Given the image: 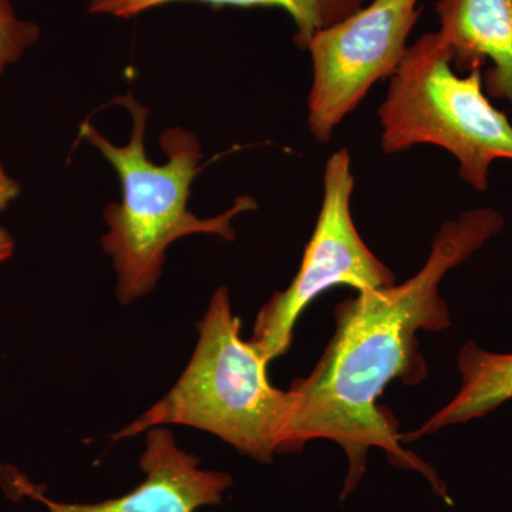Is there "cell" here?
I'll list each match as a JSON object with an SVG mask.
<instances>
[{
  "label": "cell",
  "mask_w": 512,
  "mask_h": 512,
  "mask_svg": "<svg viewBox=\"0 0 512 512\" xmlns=\"http://www.w3.org/2000/svg\"><path fill=\"white\" fill-rule=\"evenodd\" d=\"M504 225L503 214L493 208L463 212L441 225L426 264L412 278L389 288L359 291L339 303L335 335L318 365L289 387L292 409L281 453L301 450L312 440L335 441L349 460L348 495L365 474L370 448H382L396 466L419 471L446 497L433 468L402 446L397 424L377 406V399L393 380L414 384L424 379L417 332H440L451 325L440 296L441 281Z\"/></svg>",
  "instance_id": "cell-1"
},
{
  "label": "cell",
  "mask_w": 512,
  "mask_h": 512,
  "mask_svg": "<svg viewBox=\"0 0 512 512\" xmlns=\"http://www.w3.org/2000/svg\"><path fill=\"white\" fill-rule=\"evenodd\" d=\"M113 101L126 107L133 119L126 146L111 143L89 123H83L79 133L106 157L120 177L121 201L110 202L104 210L109 231L101 237V247L113 261L117 299L121 305H130L156 288L170 245L192 234L218 235L234 241L237 234L232 220L256 210L258 202L241 195L224 214L198 218L188 210L191 185L201 171L202 151L197 136L181 127L165 130L160 144L167 163L154 164L144 146L150 111L133 93Z\"/></svg>",
  "instance_id": "cell-2"
},
{
  "label": "cell",
  "mask_w": 512,
  "mask_h": 512,
  "mask_svg": "<svg viewBox=\"0 0 512 512\" xmlns=\"http://www.w3.org/2000/svg\"><path fill=\"white\" fill-rule=\"evenodd\" d=\"M198 342L183 375L163 399L114 434V440L153 427L207 431L259 463L281 453L292 397L269 383L268 360L241 338L227 286H220L198 325Z\"/></svg>",
  "instance_id": "cell-3"
},
{
  "label": "cell",
  "mask_w": 512,
  "mask_h": 512,
  "mask_svg": "<svg viewBox=\"0 0 512 512\" xmlns=\"http://www.w3.org/2000/svg\"><path fill=\"white\" fill-rule=\"evenodd\" d=\"M377 116L384 153L443 148L478 192L488 190L495 161H512V123L485 93L483 70L457 74L439 32L424 33L409 46Z\"/></svg>",
  "instance_id": "cell-4"
},
{
  "label": "cell",
  "mask_w": 512,
  "mask_h": 512,
  "mask_svg": "<svg viewBox=\"0 0 512 512\" xmlns=\"http://www.w3.org/2000/svg\"><path fill=\"white\" fill-rule=\"evenodd\" d=\"M353 191L352 158L340 148L326 161L322 207L298 274L256 315L251 342L268 362L288 353L299 316L323 292L343 285L359 292L396 284L392 269L376 258L357 231L350 211Z\"/></svg>",
  "instance_id": "cell-5"
},
{
  "label": "cell",
  "mask_w": 512,
  "mask_h": 512,
  "mask_svg": "<svg viewBox=\"0 0 512 512\" xmlns=\"http://www.w3.org/2000/svg\"><path fill=\"white\" fill-rule=\"evenodd\" d=\"M419 2L372 0L311 37L305 47L313 70L308 128L318 143H328L370 89L399 69L419 20Z\"/></svg>",
  "instance_id": "cell-6"
},
{
  "label": "cell",
  "mask_w": 512,
  "mask_h": 512,
  "mask_svg": "<svg viewBox=\"0 0 512 512\" xmlns=\"http://www.w3.org/2000/svg\"><path fill=\"white\" fill-rule=\"evenodd\" d=\"M140 467L144 480L134 490L101 503L50 500L15 468L0 470V481L9 494L39 501L47 512H197L221 504L232 485L229 474L202 470L200 458L178 447L174 434L165 427L147 430Z\"/></svg>",
  "instance_id": "cell-7"
},
{
  "label": "cell",
  "mask_w": 512,
  "mask_h": 512,
  "mask_svg": "<svg viewBox=\"0 0 512 512\" xmlns=\"http://www.w3.org/2000/svg\"><path fill=\"white\" fill-rule=\"evenodd\" d=\"M434 12L454 69L483 70L487 96L512 106V0H437Z\"/></svg>",
  "instance_id": "cell-8"
},
{
  "label": "cell",
  "mask_w": 512,
  "mask_h": 512,
  "mask_svg": "<svg viewBox=\"0 0 512 512\" xmlns=\"http://www.w3.org/2000/svg\"><path fill=\"white\" fill-rule=\"evenodd\" d=\"M460 392L419 430L400 434V440L414 441L444 427L467 423L494 412L512 399V353H493L468 340L457 357Z\"/></svg>",
  "instance_id": "cell-9"
},
{
  "label": "cell",
  "mask_w": 512,
  "mask_h": 512,
  "mask_svg": "<svg viewBox=\"0 0 512 512\" xmlns=\"http://www.w3.org/2000/svg\"><path fill=\"white\" fill-rule=\"evenodd\" d=\"M198 2L212 6H237V8H278L291 16L295 25V43L305 49L311 37L319 30L329 28L356 10L367 0H92L89 13L131 19L150 10L171 3Z\"/></svg>",
  "instance_id": "cell-10"
},
{
  "label": "cell",
  "mask_w": 512,
  "mask_h": 512,
  "mask_svg": "<svg viewBox=\"0 0 512 512\" xmlns=\"http://www.w3.org/2000/svg\"><path fill=\"white\" fill-rule=\"evenodd\" d=\"M39 37L40 29L35 22L20 19L10 0H0V74L22 59Z\"/></svg>",
  "instance_id": "cell-11"
},
{
  "label": "cell",
  "mask_w": 512,
  "mask_h": 512,
  "mask_svg": "<svg viewBox=\"0 0 512 512\" xmlns=\"http://www.w3.org/2000/svg\"><path fill=\"white\" fill-rule=\"evenodd\" d=\"M20 191L22 188L18 181L10 177L0 163V211H5L19 197Z\"/></svg>",
  "instance_id": "cell-12"
},
{
  "label": "cell",
  "mask_w": 512,
  "mask_h": 512,
  "mask_svg": "<svg viewBox=\"0 0 512 512\" xmlns=\"http://www.w3.org/2000/svg\"><path fill=\"white\" fill-rule=\"evenodd\" d=\"M13 252H15V241L12 235L9 234L8 229L0 227V265L5 264Z\"/></svg>",
  "instance_id": "cell-13"
}]
</instances>
